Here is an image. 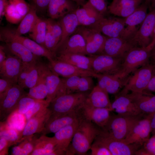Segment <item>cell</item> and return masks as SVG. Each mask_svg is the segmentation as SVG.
Here are the masks:
<instances>
[{
	"mask_svg": "<svg viewBox=\"0 0 155 155\" xmlns=\"http://www.w3.org/2000/svg\"><path fill=\"white\" fill-rule=\"evenodd\" d=\"M83 118L73 136L66 155L86 154L102 129Z\"/></svg>",
	"mask_w": 155,
	"mask_h": 155,
	"instance_id": "1",
	"label": "cell"
},
{
	"mask_svg": "<svg viewBox=\"0 0 155 155\" xmlns=\"http://www.w3.org/2000/svg\"><path fill=\"white\" fill-rule=\"evenodd\" d=\"M88 92L65 94L54 98L48 108L51 115L56 116L79 111L85 104Z\"/></svg>",
	"mask_w": 155,
	"mask_h": 155,
	"instance_id": "2",
	"label": "cell"
},
{
	"mask_svg": "<svg viewBox=\"0 0 155 155\" xmlns=\"http://www.w3.org/2000/svg\"><path fill=\"white\" fill-rule=\"evenodd\" d=\"M145 115H127L118 114L111 115L106 126L102 129L115 139L122 140L125 139L134 125Z\"/></svg>",
	"mask_w": 155,
	"mask_h": 155,
	"instance_id": "3",
	"label": "cell"
},
{
	"mask_svg": "<svg viewBox=\"0 0 155 155\" xmlns=\"http://www.w3.org/2000/svg\"><path fill=\"white\" fill-rule=\"evenodd\" d=\"M155 46V38L147 47L131 49L123 59L121 76L126 77L137 68L149 63L152 51Z\"/></svg>",
	"mask_w": 155,
	"mask_h": 155,
	"instance_id": "4",
	"label": "cell"
},
{
	"mask_svg": "<svg viewBox=\"0 0 155 155\" xmlns=\"http://www.w3.org/2000/svg\"><path fill=\"white\" fill-rule=\"evenodd\" d=\"M155 71V66L149 63L134 71L129 75L122 89L117 94H126L131 92H142L147 87Z\"/></svg>",
	"mask_w": 155,
	"mask_h": 155,
	"instance_id": "5",
	"label": "cell"
},
{
	"mask_svg": "<svg viewBox=\"0 0 155 155\" xmlns=\"http://www.w3.org/2000/svg\"><path fill=\"white\" fill-rule=\"evenodd\" d=\"M40 77L44 80L47 90L48 95L46 100L49 103L55 98L67 94L62 78L53 72L48 64L39 61L37 62Z\"/></svg>",
	"mask_w": 155,
	"mask_h": 155,
	"instance_id": "6",
	"label": "cell"
},
{
	"mask_svg": "<svg viewBox=\"0 0 155 155\" xmlns=\"http://www.w3.org/2000/svg\"><path fill=\"white\" fill-rule=\"evenodd\" d=\"M94 142L106 148L112 155H134L142 146L136 144H126L108 135L102 129Z\"/></svg>",
	"mask_w": 155,
	"mask_h": 155,
	"instance_id": "7",
	"label": "cell"
},
{
	"mask_svg": "<svg viewBox=\"0 0 155 155\" xmlns=\"http://www.w3.org/2000/svg\"><path fill=\"white\" fill-rule=\"evenodd\" d=\"M155 8L150 10L134 35L128 40L134 47H146L153 40Z\"/></svg>",
	"mask_w": 155,
	"mask_h": 155,
	"instance_id": "8",
	"label": "cell"
},
{
	"mask_svg": "<svg viewBox=\"0 0 155 155\" xmlns=\"http://www.w3.org/2000/svg\"><path fill=\"white\" fill-rule=\"evenodd\" d=\"M91 56L92 57V66L93 72L97 74L120 76L123 59L102 54Z\"/></svg>",
	"mask_w": 155,
	"mask_h": 155,
	"instance_id": "9",
	"label": "cell"
},
{
	"mask_svg": "<svg viewBox=\"0 0 155 155\" xmlns=\"http://www.w3.org/2000/svg\"><path fill=\"white\" fill-rule=\"evenodd\" d=\"M75 31L80 33L85 40L87 55L91 56L101 54L107 37L93 27L80 26Z\"/></svg>",
	"mask_w": 155,
	"mask_h": 155,
	"instance_id": "10",
	"label": "cell"
},
{
	"mask_svg": "<svg viewBox=\"0 0 155 155\" xmlns=\"http://www.w3.org/2000/svg\"><path fill=\"white\" fill-rule=\"evenodd\" d=\"M27 93L17 84L0 94V119L3 121L15 110L20 99Z\"/></svg>",
	"mask_w": 155,
	"mask_h": 155,
	"instance_id": "11",
	"label": "cell"
},
{
	"mask_svg": "<svg viewBox=\"0 0 155 155\" xmlns=\"http://www.w3.org/2000/svg\"><path fill=\"white\" fill-rule=\"evenodd\" d=\"M0 37L9 38L18 41L38 57H43L50 61L54 58L53 54L45 47L32 39L16 34L13 30L9 28L1 29Z\"/></svg>",
	"mask_w": 155,
	"mask_h": 155,
	"instance_id": "12",
	"label": "cell"
},
{
	"mask_svg": "<svg viewBox=\"0 0 155 155\" xmlns=\"http://www.w3.org/2000/svg\"><path fill=\"white\" fill-rule=\"evenodd\" d=\"M150 115H145L132 128L126 138L121 140L127 144H136L142 146L150 138Z\"/></svg>",
	"mask_w": 155,
	"mask_h": 155,
	"instance_id": "13",
	"label": "cell"
},
{
	"mask_svg": "<svg viewBox=\"0 0 155 155\" xmlns=\"http://www.w3.org/2000/svg\"><path fill=\"white\" fill-rule=\"evenodd\" d=\"M82 118L79 111L58 116H50L40 133L46 135L55 133L61 129L79 121Z\"/></svg>",
	"mask_w": 155,
	"mask_h": 155,
	"instance_id": "14",
	"label": "cell"
},
{
	"mask_svg": "<svg viewBox=\"0 0 155 155\" xmlns=\"http://www.w3.org/2000/svg\"><path fill=\"white\" fill-rule=\"evenodd\" d=\"M50 115L48 107L28 120L20 132L18 143L35 134L41 133Z\"/></svg>",
	"mask_w": 155,
	"mask_h": 155,
	"instance_id": "15",
	"label": "cell"
},
{
	"mask_svg": "<svg viewBox=\"0 0 155 155\" xmlns=\"http://www.w3.org/2000/svg\"><path fill=\"white\" fill-rule=\"evenodd\" d=\"M48 65L53 72L63 78L75 76H90L96 78L97 73L82 69L68 63L53 59L49 61Z\"/></svg>",
	"mask_w": 155,
	"mask_h": 155,
	"instance_id": "16",
	"label": "cell"
},
{
	"mask_svg": "<svg viewBox=\"0 0 155 155\" xmlns=\"http://www.w3.org/2000/svg\"><path fill=\"white\" fill-rule=\"evenodd\" d=\"M134 47L127 40L121 37H107L101 54L124 59L129 51Z\"/></svg>",
	"mask_w": 155,
	"mask_h": 155,
	"instance_id": "17",
	"label": "cell"
},
{
	"mask_svg": "<svg viewBox=\"0 0 155 155\" xmlns=\"http://www.w3.org/2000/svg\"><path fill=\"white\" fill-rule=\"evenodd\" d=\"M148 6L145 3L141 4L131 15L124 18L125 27L122 38L128 40L132 37L138 28L147 14Z\"/></svg>",
	"mask_w": 155,
	"mask_h": 155,
	"instance_id": "18",
	"label": "cell"
},
{
	"mask_svg": "<svg viewBox=\"0 0 155 155\" xmlns=\"http://www.w3.org/2000/svg\"><path fill=\"white\" fill-rule=\"evenodd\" d=\"M125 27L124 18L104 17L93 27L108 37H121Z\"/></svg>",
	"mask_w": 155,
	"mask_h": 155,
	"instance_id": "19",
	"label": "cell"
},
{
	"mask_svg": "<svg viewBox=\"0 0 155 155\" xmlns=\"http://www.w3.org/2000/svg\"><path fill=\"white\" fill-rule=\"evenodd\" d=\"M110 111L107 108L94 107L85 104L79 110L83 118L92 122L102 129L106 126L110 119Z\"/></svg>",
	"mask_w": 155,
	"mask_h": 155,
	"instance_id": "20",
	"label": "cell"
},
{
	"mask_svg": "<svg viewBox=\"0 0 155 155\" xmlns=\"http://www.w3.org/2000/svg\"><path fill=\"white\" fill-rule=\"evenodd\" d=\"M0 38L1 41L5 43L7 49L12 55L21 60L23 63L32 64L38 60V57L20 42L5 37H0Z\"/></svg>",
	"mask_w": 155,
	"mask_h": 155,
	"instance_id": "21",
	"label": "cell"
},
{
	"mask_svg": "<svg viewBox=\"0 0 155 155\" xmlns=\"http://www.w3.org/2000/svg\"><path fill=\"white\" fill-rule=\"evenodd\" d=\"M80 26L93 27L104 16L94 8L88 1L75 11Z\"/></svg>",
	"mask_w": 155,
	"mask_h": 155,
	"instance_id": "22",
	"label": "cell"
},
{
	"mask_svg": "<svg viewBox=\"0 0 155 155\" xmlns=\"http://www.w3.org/2000/svg\"><path fill=\"white\" fill-rule=\"evenodd\" d=\"M129 76L123 78L119 75L97 74L98 85L108 94H118L125 84Z\"/></svg>",
	"mask_w": 155,
	"mask_h": 155,
	"instance_id": "23",
	"label": "cell"
},
{
	"mask_svg": "<svg viewBox=\"0 0 155 155\" xmlns=\"http://www.w3.org/2000/svg\"><path fill=\"white\" fill-rule=\"evenodd\" d=\"M81 119L61 129L55 133L53 137L56 143L55 151H58L61 155H66L67 150Z\"/></svg>",
	"mask_w": 155,
	"mask_h": 155,
	"instance_id": "24",
	"label": "cell"
},
{
	"mask_svg": "<svg viewBox=\"0 0 155 155\" xmlns=\"http://www.w3.org/2000/svg\"><path fill=\"white\" fill-rule=\"evenodd\" d=\"M65 53L87 55L86 42L80 33L75 31L71 35L58 50L55 57L57 55Z\"/></svg>",
	"mask_w": 155,
	"mask_h": 155,
	"instance_id": "25",
	"label": "cell"
},
{
	"mask_svg": "<svg viewBox=\"0 0 155 155\" xmlns=\"http://www.w3.org/2000/svg\"><path fill=\"white\" fill-rule=\"evenodd\" d=\"M140 112L145 115L155 112V95L144 92L127 94Z\"/></svg>",
	"mask_w": 155,
	"mask_h": 155,
	"instance_id": "26",
	"label": "cell"
},
{
	"mask_svg": "<svg viewBox=\"0 0 155 155\" xmlns=\"http://www.w3.org/2000/svg\"><path fill=\"white\" fill-rule=\"evenodd\" d=\"M79 7L70 0H51L47 10L50 18L55 19L74 11Z\"/></svg>",
	"mask_w": 155,
	"mask_h": 155,
	"instance_id": "27",
	"label": "cell"
},
{
	"mask_svg": "<svg viewBox=\"0 0 155 155\" xmlns=\"http://www.w3.org/2000/svg\"><path fill=\"white\" fill-rule=\"evenodd\" d=\"M23 64L21 60L16 56L13 55H7L5 60L0 65L1 78L8 79L17 83Z\"/></svg>",
	"mask_w": 155,
	"mask_h": 155,
	"instance_id": "28",
	"label": "cell"
},
{
	"mask_svg": "<svg viewBox=\"0 0 155 155\" xmlns=\"http://www.w3.org/2000/svg\"><path fill=\"white\" fill-rule=\"evenodd\" d=\"M142 0H113L108 7L112 14L126 18L132 13L141 4Z\"/></svg>",
	"mask_w": 155,
	"mask_h": 155,
	"instance_id": "29",
	"label": "cell"
},
{
	"mask_svg": "<svg viewBox=\"0 0 155 155\" xmlns=\"http://www.w3.org/2000/svg\"><path fill=\"white\" fill-rule=\"evenodd\" d=\"M112 111L118 114L137 115L141 114L135 104L126 94H118L111 103Z\"/></svg>",
	"mask_w": 155,
	"mask_h": 155,
	"instance_id": "30",
	"label": "cell"
},
{
	"mask_svg": "<svg viewBox=\"0 0 155 155\" xmlns=\"http://www.w3.org/2000/svg\"><path fill=\"white\" fill-rule=\"evenodd\" d=\"M85 104L94 107L107 108L112 111L108 94L98 84L89 93Z\"/></svg>",
	"mask_w": 155,
	"mask_h": 155,
	"instance_id": "31",
	"label": "cell"
},
{
	"mask_svg": "<svg viewBox=\"0 0 155 155\" xmlns=\"http://www.w3.org/2000/svg\"><path fill=\"white\" fill-rule=\"evenodd\" d=\"M62 29V35L57 51L67 39L76 31L80 26L75 11L69 13L60 18L59 21ZM55 53V54H56Z\"/></svg>",
	"mask_w": 155,
	"mask_h": 155,
	"instance_id": "32",
	"label": "cell"
},
{
	"mask_svg": "<svg viewBox=\"0 0 155 155\" xmlns=\"http://www.w3.org/2000/svg\"><path fill=\"white\" fill-rule=\"evenodd\" d=\"M54 59L63 61L80 68L93 72L92 56L88 57L79 54L65 53L57 55Z\"/></svg>",
	"mask_w": 155,
	"mask_h": 155,
	"instance_id": "33",
	"label": "cell"
},
{
	"mask_svg": "<svg viewBox=\"0 0 155 155\" xmlns=\"http://www.w3.org/2000/svg\"><path fill=\"white\" fill-rule=\"evenodd\" d=\"M56 146L53 137L42 134L37 139L34 148L30 155H52Z\"/></svg>",
	"mask_w": 155,
	"mask_h": 155,
	"instance_id": "34",
	"label": "cell"
},
{
	"mask_svg": "<svg viewBox=\"0 0 155 155\" xmlns=\"http://www.w3.org/2000/svg\"><path fill=\"white\" fill-rule=\"evenodd\" d=\"M66 93L84 92L89 86L88 80L86 76H75L62 78Z\"/></svg>",
	"mask_w": 155,
	"mask_h": 155,
	"instance_id": "35",
	"label": "cell"
},
{
	"mask_svg": "<svg viewBox=\"0 0 155 155\" xmlns=\"http://www.w3.org/2000/svg\"><path fill=\"white\" fill-rule=\"evenodd\" d=\"M30 6L29 11L21 20L18 27L16 29L13 30L14 32L17 35H22L29 33L39 18L37 15L36 9L32 5Z\"/></svg>",
	"mask_w": 155,
	"mask_h": 155,
	"instance_id": "36",
	"label": "cell"
},
{
	"mask_svg": "<svg viewBox=\"0 0 155 155\" xmlns=\"http://www.w3.org/2000/svg\"><path fill=\"white\" fill-rule=\"evenodd\" d=\"M47 29L46 20L39 18L33 28L29 33V36L32 39L45 47V39Z\"/></svg>",
	"mask_w": 155,
	"mask_h": 155,
	"instance_id": "37",
	"label": "cell"
},
{
	"mask_svg": "<svg viewBox=\"0 0 155 155\" xmlns=\"http://www.w3.org/2000/svg\"><path fill=\"white\" fill-rule=\"evenodd\" d=\"M34 135L24 140L19 144L13 147L11 155H30L33 150L37 137Z\"/></svg>",
	"mask_w": 155,
	"mask_h": 155,
	"instance_id": "38",
	"label": "cell"
},
{
	"mask_svg": "<svg viewBox=\"0 0 155 155\" xmlns=\"http://www.w3.org/2000/svg\"><path fill=\"white\" fill-rule=\"evenodd\" d=\"M21 131L9 127L6 122H0V137L5 139L10 146L18 143Z\"/></svg>",
	"mask_w": 155,
	"mask_h": 155,
	"instance_id": "39",
	"label": "cell"
},
{
	"mask_svg": "<svg viewBox=\"0 0 155 155\" xmlns=\"http://www.w3.org/2000/svg\"><path fill=\"white\" fill-rule=\"evenodd\" d=\"M27 95L37 100H43L46 98L48 95V90L44 80L40 77L38 83L34 87L29 88Z\"/></svg>",
	"mask_w": 155,
	"mask_h": 155,
	"instance_id": "40",
	"label": "cell"
},
{
	"mask_svg": "<svg viewBox=\"0 0 155 155\" xmlns=\"http://www.w3.org/2000/svg\"><path fill=\"white\" fill-rule=\"evenodd\" d=\"M26 121L24 115L13 112L7 117L6 123L10 127L21 131Z\"/></svg>",
	"mask_w": 155,
	"mask_h": 155,
	"instance_id": "41",
	"label": "cell"
},
{
	"mask_svg": "<svg viewBox=\"0 0 155 155\" xmlns=\"http://www.w3.org/2000/svg\"><path fill=\"white\" fill-rule=\"evenodd\" d=\"M27 93L20 99L16 109L13 112L24 115L28 112L35 103L39 100L29 97L27 96Z\"/></svg>",
	"mask_w": 155,
	"mask_h": 155,
	"instance_id": "42",
	"label": "cell"
},
{
	"mask_svg": "<svg viewBox=\"0 0 155 155\" xmlns=\"http://www.w3.org/2000/svg\"><path fill=\"white\" fill-rule=\"evenodd\" d=\"M38 61L32 66L24 83L22 86L24 88H30L35 86L38 82L40 76L37 65Z\"/></svg>",
	"mask_w": 155,
	"mask_h": 155,
	"instance_id": "43",
	"label": "cell"
},
{
	"mask_svg": "<svg viewBox=\"0 0 155 155\" xmlns=\"http://www.w3.org/2000/svg\"><path fill=\"white\" fill-rule=\"evenodd\" d=\"M4 16L8 22L13 24L18 23L23 19L14 5L9 1L5 8Z\"/></svg>",
	"mask_w": 155,
	"mask_h": 155,
	"instance_id": "44",
	"label": "cell"
},
{
	"mask_svg": "<svg viewBox=\"0 0 155 155\" xmlns=\"http://www.w3.org/2000/svg\"><path fill=\"white\" fill-rule=\"evenodd\" d=\"M135 155H155V134L137 150Z\"/></svg>",
	"mask_w": 155,
	"mask_h": 155,
	"instance_id": "45",
	"label": "cell"
},
{
	"mask_svg": "<svg viewBox=\"0 0 155 155\" xmlns=\"http://www.w3.org/2000/svg\"><path fill=\"white\" fill-rule=\"evenodd\" d=\"M49 103L46 100H38L33 106L24 114L26 121L31 118L47 108Z\"/></svg>",
	"mask_w": 155,
	"mask_h": 155,
	"instance_id": "46",
	"label": "cell"
},
{
	"mask_svg": "<svg viewBox=\"0 0 155 155\" xmlns=\"http://www.w3.org/2000/svg\"><path fill=\"white\" fill-rule=\"evenodd\" d=\"M9 1L14 5L18 12L23 18L30 9V4L25 0H9Z\"/></svg>",
	"mask_w": 155,
	"mask_h": 155,
	"instance_id": "47",
	"label": "cell"
},
{
	"mask_svg": "<svg viewBox=\"0 0 155 155\" xmlns=\"http://www.w3.org/2000/svg\"><path fill=\"white\" fill-rule=\"evenodd\" d=\"M92 155H112L105 147L94 142L90 148Z\"/></svg>",
	"mask_w": 155,
	"mask_h": 155,
	"instance_id": "48",
	"label": "cell"
},
{
	"mask_svg": "<svg viewBox=\"0 0 155 155\" xmlns=\"http://www.w3.org/2000/svg\"><path fill=\"white\" fill-rule=\"evenodd\" d=\"M35 63L32 64H25L23 63L22 69L18 77L17 81L18 84L22 88L26 78L32 66Z\"/></svg>",
	"mask_w": 155,
	"mask_h": 155,
	"instance_id": "49",
	"label": "cell"
},
{
	"mask_svg": "<svg viewBox=\"0 0 155 155\" xmlns=\"http://www.w3.org/2000/svg\"><path fill=\"white\" fill-rule=\"evenodd\" d=\"M91 5L98 11L104 15L108 10L106 0H89Z\"/></svg>",
	"mask_w": 155,
	"mask_h": 155,
	"instance_id": "50",
	"label": "cell"
},
{
	"mask_svg": "<svg viewBox=\"0 0 155 155\" xmlns=\"http://www.w3.org/2000/svg\"><path fill=\"white\" fill-rule=\"evenodd\" d=\"M31 5L38 11H43L47 9L51 0H28Z\"/></svg>",
	"mask_w": 155,
	"mask_h": 155,
	"instance_id": "51",
	"label": "cell"
},
{
	"mask_svg": "<svg viewBox=\"0 0 155 155\" xmlns=\"http://www.w3.org/2000/svg\"><path fill=\"white\" fill-rule=\"evenodd\" d=\"M18 84L11 80L4 78L0 79V94L7 91L13 86Z\"/></svg>",
	"mask_w": 155,
	"mask_h": 155,
	"instance_id": "52",
	"label": "cell"
},
{
	"mask_svg": "<svg viewBox=\"0 0 155 155\" xmlns=\"http://www.w3.org/2000/svg\"><path fill=\"white\" fill-rule=\"evenodd\" d=\"M9 147L7 141L4 138L0 137V155L7 154Z\"/></svg>",
	"mask_w": 155,
	"mask_h": 155,
	"instance_id": "53",
	"label": "cell"
},
{
	"mask_svg": "<svg viewBox=\"0 0 155 155\" xmlns=\"http://www.w3.org/2000/svg\"><path fill=\"white\" fill-rule=\"evenodd\" d=\"M143 92L151 93H155V71L147 87Z\"/></svg>",
	"mask_w": 155,
	"mask_h": 155,
	"instance_id": "54",
	"label": "cell"
},
{
	"mask_svg": "<svg viewBox=\"0 0 155 155\" xmlns=\"http://www.w3.org/2000/svg\"><path fill=\"white\" fill-rule=\"evenodd\" d=\"M9 0H0V18H2L4 14L5 8Z\"/></svg>",
	"mask_w": 155,
	"mask_h": 155,
	"instance_id": "55",
	"label": "cell"
},
{
	"mask_svg": "<svg viewBox=\"0 0 155 155\" xmlns=\"http://www.w3.org/2000/svg\"><path fill=\"white\" fill-rule=\"evenodd\" d=\"M150 115L151 131V133L153 135L155 134V112Z\"/></svg>",
	"mask_w": 155,
	"mask_h": 155,
	"instance_id": "56",
	"label": "cell"
},
{
	"mask_svg": "<svg viewBox=\"0 0 155 155\" xmlns=\"http://www.w3.org/2000/svg\"><path fill=\"white\" fill-rule=\"evenodd\" d=\"M5 48L2 45L0 46V65H1L5 60L7 55L5 51Z\"/></svg>",
	"mask_w": 155,
	"mask_h": 155,
	"instance_id": "57",
	"label": "cell"
},
{
	"mask_svg": "<svg viewBox=\"0 0 155 155\" xmlns=\"http://www.w3.org/2000/svg\"><path fill=\"white\" fill-rule=\"evenodd\" d=\"M75 3L79 6H82L85 3V0H70Z\"/></svg>",
	"mask_w": 155,
	"mask_h": 155,
	"instance_id": "58",
	"label": "cell"
},
{
	"mask_svg": "<svg viewBox=\"0 0 155 155\" xmlns=\"http://www.w3.org/2000/svg\"><path fill=\"white\" fill-rule=\"evenodd\" d=\"M150 8V10L155 8V0H152Z\"/></svg>",
	"mask_w": 155,
	"mask_h": 155,
	"instance_id": "59",
	"label": "cell"
},
{
	"mask_svg": "<svg viewBox=\"0 0 155 155\" xmlns=\"http://www.w3.org/2000/svg\"><path fill=\"white\" fill-rule=\"evenodd\" d=\"M152 0H145L144 3H145L148 6V7H150L151 2Z\"/></svg>",
	"mask_w": 155,
	"mask_h": 155,
	"instance_id": "60",
	"label": "cell"
},
{
	"mask_svg": "<svg viewBox=\"0 0 155 155\" xmlns=\"http://www.w3.org/2000/svg\"><path fill=\"white\" fill-rule=\"evenodd\" d=\"M155 57V46L152 50L151 53V57Z\"/></svg>",
	"mask_w": 155,
	"mask_h": 155,
	"instance_id": "61",
	"label": "cell"
},
{
	"mask_svg": "<svg viewBox=\"0 0 155 155\" xmlns=\"http://www.w3.org/2000/svg\"><path fill=\"white\" fill-rule=\"evenodd\" d=\"M152 58L153 61V64L155 65V57L154 56H152L151 57Z\"/></svg>",
	"mask_w": 155,
	"mask_h": 155,
	"instance_id": "62",
	"label": "cell"
},
{
	"mask_svg": "<svg viewBox=\"0 0 155 155\" xmlns=\"http://www.w3.org/2000/svg\"><path fill=\"white\" fill-rule=\"evenodd\" d=\"M155 38V26L154 29L153 36V40Z\"/></svg>",
	"mask_w": 155,
	"mask_h": 155,
	"instance_id": "63",
	"label": "cell"
}]
</instances>
